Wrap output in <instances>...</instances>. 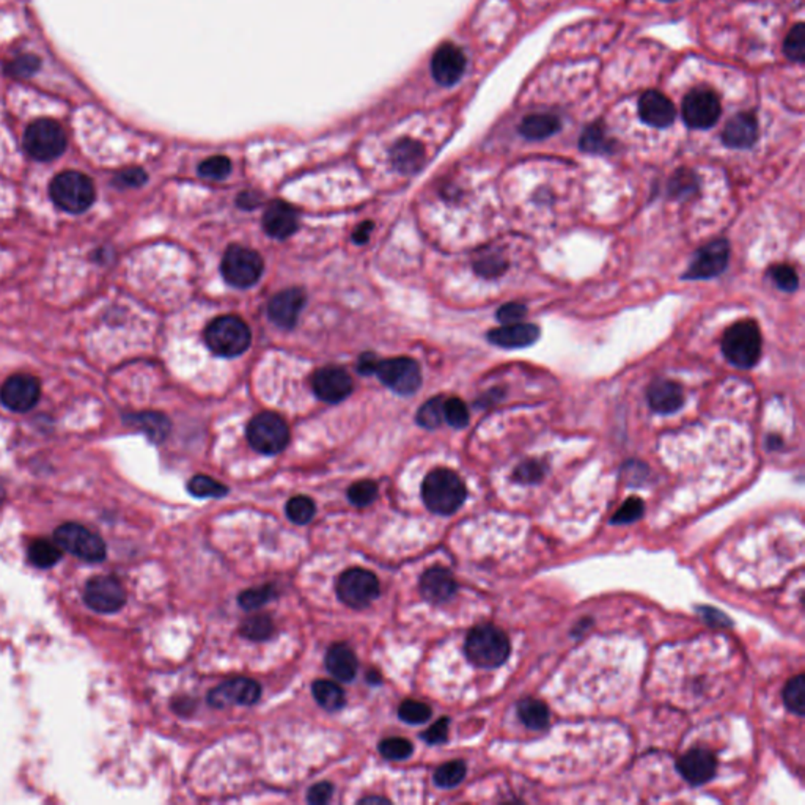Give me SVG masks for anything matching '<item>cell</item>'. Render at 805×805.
Listing matches in <instances>:
<instances>
[{
    "instance_id": "obj_1",
    "label": "cell",
    "mask_w": 805,
    "mask_h": 805,
    "mask_svg": "<svg viewBox=\"0 0 805 805\" xmlns=\"http://www.w3.org/2000/svg\"><path fill=\"white\" fill-rule=\"evenodd\" d=\"M422 498L430 512L442 516L457 513L467 498L465 482L450 469H434L424 480Z\"/></svg>"
},
{
    "instance_id": "obj_2",
    "label": "cell",
    "mask_w": 805,
    "mask_h": 805,
    "mask_svg": "<svg viewBox=\"0 0 805 805\" xmlns=\"http://www.w3.org/2000/svg\"><path fill=\"white\" fill-rule=\"evenodd\" d=\"M467 659L482 669H496L506 664L512 645L508 635L494 625H478L466 637Z\"/></svg>"
},
{
    "instance_id": "obj_3",
    "label": "cell",
    "mask_w": 805,
    "mask_h": 805,
    "mask_svg": "<svg viewBox=\"0 0 805 805\" xmlns=\"http://www.w3.org/2000/svg\"><path fill=\"white\" fill-rule=\"evenodd\" d=\"M49 194L57 208L69 214H83L95 202L93 181L81 171L59 173L49 186Z\"/></svg>"
},
{
    "instance_id": "obj_4",
    "label": "cell",
    "mask_w": 805,
    "mask_h": 805,
    "mask_svg": "<svg viewBox=\"0 0 805 805\" xmlns=\"http://www.w3.org/2000/svg\"><path fill=\"white\" fill-rule=\"evenodd\" d=\"M722 353L737 369H752L761 355V334L755 321H737L725 331Z\"/></svg>"
},
{
    "instance_id": "obj_5",
    "label": "cell",
    "mask_w": 805,
    "mask_h": 805,
    "mask_svg": "<svg viewBox=\"0 0 805 805\" xmlns=\"http://www.w3.org/2000/svg\"><path fill=\"white\" fill-rule=\"evenodd\" d=\"M205 340L212 353L222 357H236L249 348L252 334L246 321L227 315L210 323L205 331Z\"/></svg>"
},
{
    "instance_id": "obj_6",
    "label": "cell",
    "mask_w": 805,
    "mask_h": 805,
    "mask_svg": "<svg viewBox=\"0 0 805 805\" xmlns=\"http://www.w3.org/2000/svg\"><path fill=\"white\" fill-rule=\"evenodd\" d=\"M67 144L68 139L62 126L49 118L36 120L24 132V148L30 156L42 163H48L63 155Z\"/></svg>"
},
{
    "instance_id": "obj_7",
    "label": "cell",
    "mask_w": 805,
    "mask_h": 805,
    "mask_svg": "<svg viewBox=\"0 0 805 805\" xmlns=\"http://www.w3.org/2000/svg\"><path fill=\"white\" fill-rule=\"evenodd\" d=\"M54 539L63 551L73 554L77 559L89 563L103 562L108 554L104 539L98 533L92 532L90 529L77 522L62 524L55 530Z\"/></svg>"
},
{
    "instance_id": "obj_8",
    "label": "cell",
    "mask_w": 805,
    "mask_h": 805,
    "mask_svg": "<svg viewBox=\"0 0 805 805\" xmlns=\"http://www.w3.org/2000/svg\"><path fill=\"white\" fill-rule=\"evenodd\" d=\"M249 444L263 455H277L290 441L288 425L279 414L261 412L247 426Z\"/></svg>"
},
{
    "instance_id": "obj_9",
    "label": "cell",
    "mask_w": 805,
    "mask_h": 805,
    "mask_svg": "<svg viewBox=\"0 0 805 805\" xmlns=\"http://www.w3.org/2000/svg\"><path fill=\"white\" fill-rule=\"evenodd\" d=\"M263 259L249 247L230 246L222 259L224 279L236 288L253 287L263 274Z\"/></svg>"
},
{
    "instance_id": "obj_10",
    "label": "cell",
    "mask_w": 805,
    "mask_h": 805,
    "mask_svg": "<svg viewBox=\"0 0 805 805\" xmlns=\"http://www.w3.org/2000/svg\"><path fill=\"white\" fill-rule=\"evenodd\" d=\"M381 594V586L369 570L351 568L341 574L337 582V594L348 608L363 609L370 606Z\"/></svg>"
},
{
    "instance_id": "obj_11",
    "label": "cell",
    "mask_w": 805,
    "mask_h": 805,
    "mask_svg": "<svg viewBox=\"0 0 805 805\" xmlns=\"http://www.w3.org/2000/svg\"><path fill=\"white\" fill-rule=\"evenodd\" d=\"M376 375L400 395H412L422 384V371L414 359L395 357L378 363Z\"/></svg>"
},
{
    "instance_id": "obj_12",
    "label": "cell",
    "mask_w": 805,
    "mask_h": 805,
    "mask_svg": "<svg viewBox=\"0 0 805 805\" xmlns=\"http://www.w3.org/2000/svg\"><path fill=\"white\" fill-rule=\"evenodd\" d=\"M84 601L98 614H116L126 604V592L116 578L98 576L85 584Z\"/></svg>"
},
{
    "instance_id": "obj_13",
    "label": "cell",
    "mask_w": 805,
    "mask_h": 805,
    "mask_svg": "<svg viewBox=\"0 0 805 805\" xmlns=\"http://www.w3.org/2000/svg\"><path fill=\"white\" fill-rule=\"evenodd\" d=\"M681 112L692 130H710L721 116V101L713 90H692L682 101Z\"/></svg>"
},
{
    "instance_id": "obj_14",
    "label": "cell",
    "mask_w": 805,
    "mask_h": 805,
    "mask_svg": "<svg viewBox=\"0 0 805 805\" xmlns=\"http://www.w3.org/2000/svg\"><path fill=\"white\" fill-rule=\"evenodd\" d=\"M730 261V246L725 239H717L703 246L692 259L682 279H714L727 269Z\"/></svg>"
},
{
    "instance_id": "obj_15",
    "label": "cell",
    "mask_w": 805,
    "mask_h": 805,
    "mask_svg": "<svg viewBox=\"0 0 805 805\" xmlns=\"http://www.w3.org/2000/svg\"><path fill=\"white\" fill-rule=\"evenodd\" d=\"M42 386L35 376L13 375L0 387V402L14 412H28L40 400Z\"/></svg>"
},
{
    "instance_id": "obj_16",
    "label": "cell",
    "mask_w": 805,
    "mask_h": 805,
    "mask_svg": "<svg viewBox=\"0 0 805 805\" xmlns=\"http://www.w3.org/2000/svg\"><path fill=\"white\" fill-rule=\"evenodd\" d=\"M261 697V688L251 678H235L219 684L208 694V703L212 708H226L232 705L251 706Z\"/></svg>"
},
{
    "instance_id": "obj_17",
    "label": "cell",
    "mask_w": 805,
    "mask_h": 805,
    "mask_svg": "<svg viewBox=\"0 0 805 805\" xmlns=\"http://www.w3.org/2000/svg\"><path fill=\"white\" fill-rule=\"evenodd\" d=\"M466 63L467 60L463 49L453 43H444L431 57V75L437 84L450 87L465 75Z\"/></svg>"
},
{
    "instance_id": "obj_18",
    "label": "cell",
    "mask_w": 805,
    "mask_h": 805,
    "mask_svg": "<svg viewBox=\"0 0 805 805\" xmlns=\"http://www.w3.org/2000/svg\"><path fill=\"white\" fill-rule=\"evenodd\" d=\"M315 394L326 402H340L353 392L351 376L340 367H323L312 379Z\"/></svg>"
},
{
    "instance_id": "obj_19",
    "label": "cell",
    "mask_w": 805,
    "mask_h": 805,
    "mask_svg": "<svg viewBox=\"0 0 805 805\" xmlns=\"http://www.w3.org/2000/svg\"><path fill=\"white\" fill-rule=\"evenodd\" d=\"M678 772L688 784L698 786V785L710 782L711 778L716 776L717 761L713 752L696 747L686 752L676 763Z\"/></svg>"
},
{
    "instance_id": "obj_20",
    "label": "cell",
    "mask_w": 805,
    "mask_h": 805,
    "mask_svg": "<svg viewBox=\"0 0 805 805\" xmlns=\"http://www.w3.org/2000/svg\"><path fill=\"white\" fill-rule=\"evenodd\" d=\"M304 304L306 293L299 288H288L274 296L269 302L267 314L274 324H277L279 328L291 329L296 326Z\"/></svg>"
},
{
    "instance_id": "obj_21",
    "label": "cell",
    "mask_w": 805,
    "mask_h": 805,
    "mask_svg": "<svg viewBox=\"0 0 805 805\" xmlns=\"http://www.w3.org/2000/svg\"><path fill=\"white\" fill-rule=\"evenodd\" d=\"M639 116L643 124L655 128H667L675 122L676 109L669 98L661 92L649 90L639 100Z\"/></svg>"
},
{
    "instance_id": "obj_22",
    "label": "cell",
    "mask_w": 805,
    "mask_h": 805,
    "mask_svg": "<svg viewBox=\"0 0 805 805\" xmlns=\"http://www.w3.org/2000/svg\"><path fill=\"white\" fill-rule=\"evenodd\" d=\"M457 580L445 568H430L420 578V594L431 604L447 602L457 594Z\"/></svg>"
},
{
    "instance_id": "obj_23",
    "label": "cell",
    "mask_w": 805,
    "mask_h": 805,
    "mask_svg": "<svg viewBox=\"0 0 805 805\" xmlns=\"http://www.w3.org/2000/svg\"><path fill=\"white\" fill-rule=\"evenodd\" d=\"M539 339V329L530 323H513L488 332L492 345L506 349L527 348Z\"/></svg>"
},
{
    "instance_id": "obj_24",
    "label": "cell",
    "mask_w": 805,
    "mask_h": 805,
    "mask_svg": "<svg viewBox=\"0 0 805 805\" xmlns=\"http://www.w3.org/2000/svg\"><path fill=\"white\" fill-rule=\"evenodd\" d=\"M263 227L269 236L275 239L290 238L299 227L298 214L291 206L275 200L263 214Z\"/></svg>"
},
{
    "instance_id": "obj_25",
    "label": "cell",
    "mask_w": 805,
    "mask_h": 805,
    "mask_svg": "<svg viewBox=\"0 0 805 805\" xmlns=\"http://www.w3.org/2000/svg\"><path fill=\"white\" fill-rule=\"evenodd\" d=\"M757 118L749 112H741L725 124L722 132L723 144L730 148H751L757 142Z\"/></svg>"
},
{
    "instance_id": "obj_26",
    "label": "cell",
    "mask_w": 805,
    "mask_h": 805,
    "mask_svg": "<svg viewBox=\"0 0 805 805\" xmlns=\"http://www.w3.org/2000/svg\"><path fill=\"white\" fill-rule=\"evenodd\" d=\"M649 402L658 414H673L681 410L684 402L681 386L667 379H658L650 386Z\"/></svg>"
},
{
    "instance_id": "obj_27",
    "label": "cell",
    "mask_w": 805,
    "mask_h": 805,
    "mask_svg": "<svg viewBox=\"0 0 805 805\" xmlns=\"http://www.w3.org/2000/svg\"><path fill=\"white\" fill-rule=\"evenodd\" d=\"M390 161L396 171L402 173H417L425 163L424 145L412 139H402L392 147Z\"/></svg>"
},
{
    "instance_id": "obj_28",
    "label": "cell",
    "mask_w": 805,
    "mask_h": 805,
    "mask_svg": "<svg viewBox=\"0 0 805 805\" xmlns=\"http://www.w3.org/2000/svg\"><path fill=\"white\" fill-rule=\"evenodd\" d=\"M326 667L329 673L340 681H353L359 662L355 651L347 643H334L326 653Z\"/></svg>"
},
{
    "instance_id": "obj_29",
    "label": "cell",
    "mask_w": 805,
    "mask_h": 805,
    "mask_svg": "<svg viewBox=\"0 0 805 805\" xmlns=\"http://www.w3.org/2000/svg\"><path fill=\"white\" fill-rule=\"evenodd\" d=\"M560 126L559 118L553 114H533L522 120L519 131L529 140H543L554 136Z\"/></svg>"
},
{
    "instance_id": "obj_30",
    "label": "cell",
    "mask_w": 805,
    "mask_h": 805,
    "mask_svg": "<svg viewBox=\"0 0 805 805\" xmlns=\"http://www.w3.org/2000/svg\"><path fill=\"white\" fill-rule=\"evenodd\" d=\"M128 424L134 425L139 430L144 431L153 442H163L171 431L169 418L159 412L134 414V416L128 417Z\"/></svg>"
},
{
    "instance_id": "obj_31",
    "label": "cell",
    "mask_w": 805,
    "mask_h": 805,
    "mask_svg": "<svg viewBox=\"0 0 805 805\" xmlns=\"http://www.w3.org/2000/svg\"><path fill=\"white\" fill-rule=\"evenodd\" d=\"M518 716L530 730H545L551 721L546 703L537 698H522L518 703Z\"/></svg>"
},
{
    "instance_id": "obj_32",
    "label": "cell",
    "mask_w": 805,
    "mask_h": 805,
    "mask_svg": "<svg viewBox=\"0 0 805 805\" xmlns=\"http://www.w3.org/2000/svg\"><path fill=\"white\" fill-rule=\"evenodd\" d=\"M315 700L326 711H339L347 705L345 690L335 681L318 680L312 686Z\"/></svg>"
},
{
    "instance_id": "obj_33",
    "label": "cell",
    "mask_w": 805,
    "mask_h": 805,
    "mask_svg": "<svg viewBox=\"0 0 805 805\" xmlns=\"http://www.w3.org/2000/svg\"><path fill=\"white\" fill-rule=\"evenodd\" d=\"M28 560L36 568L54 567L62 560L63 549L55 541L36 539L28 546Z\"/></svg>"
},
{
    "instance_id": "obj_34",
    "label": "cell",
    "mask_w": 805,
    "mask_h": 805,
    "mask_svg": "<svg viewBox=\"0 0 805 805\" xmlns=\"http://www.w3.org/2000/svg\"><path fill=\"white\" fill-rule=\"evenodd\" d=\"M579 145L582 150L592 155H608L614 151L615 144L601 124H592L580 137Z\"/></svg>"
},
{
    "instance_id": "obj_35",
    "label": "cell",
    "mask_w": 805,
    "mask_h": 805,
    "mask_svg": "<svg viewBox=\"0 0 805 805\" xmlns=\"http://www.w3.org/2000/svg\"><path fill=\"white\" fill-rule=\"evenodd\" d=\"M784 703L796 716H805V678L798 675L786 682L784 689Z\"/></svg>"
},
{
    "instance_id": "obj_36",
    "label": "cell",
    "mask_w": 805,
    "mask_h": 805,
    "mask_svg": "<svg viewBox=\"0 0 805 805\" xmlns=\"http://www.w3.org/2000/svg\"><path fill=\"white\" fill-rule=\"evenodd\" d=\"M239 633H241L243 637L249 639V641H267V639H269L274 633L273 620H271L267 615L251 617V618H247V620L241 625Z\"/></svg>"
},
{
    "instance_id": "obj_37",
    "label": "cell",
    "mask_w": 805,
    "mask_h": 805,
    "mask_svg": "<svg viewBox=\"0 0 805 805\" xmlns=\"http://www.w3.org/2000/svg\"><path fill=\"white\" fill-rule=\"evenodd\" d=\"M187 490L191 492L192 496L195 498H224L228 492V488L226 485H222L218 480H214L212 477H208V475H195V477L191 478V482L187 483Z\"/></svg>"
},
{
    "instance_id": "obj_38",
    "label": "cell",
    "mask_w": 805,
    "mask_h": 805,
    "mask_svg": "<svg viewBox=\"0 0 805 805\" xmlns=\"http://www.w3.org/2000/svg\"><path fill=\"white\" fill-rule=\"evenodd\" d=\"M466 764L461 760H453L441 764L434 772V784L441 788H453L461 784L466 777Z\"/></svg>"
},
{
    "instance_id": "obj_39",
    "label": "cell",
    "mask_w": 805,
    "mask_h": 805,
    "mask_svg": "<svg viewBox=\"0 0 805 805\" xmlns=\"http://www.w3.org/2000/svg\"><path fill=\"white\" fill-rule=\"evenodd\" d=\"M444 402L445 400L442 396L431 398V400L425 402L424 406L418 410V414H417L418 425L424 426L426 430H434L437 426H441L442 420H444Z\"/></svg>"
},
{
    "instance_id": "obj_40",
    "label": "cell",
    "mask_w": 805,
    "mask_h": 805,
    "mask_svg": "<svg viewBox=\"0 0 805 805\" xmlns=\"http://www.w3.org/2000/svg\"><path fill=\"white\" fill-rule=\"evenodd\" d=\"M285 512H287L290 521H293L294 524L304 526V524H308L314 519L316 506H315L314 500L307 498V496H296V498L288 500Z\"/></svg>"
},
{
    "instance_id": "obj_41",
    "label": "cell",
    "mask_w": 805,
    "mask_h": 805,
    "mask_svg": "<svg viewBox=\"0 0 805 805\" xmlns=\"http://www.w3.org/2000/svg\"><path fill=\"white\" fill-rule=\"evenodd\" d=\"M785 54L796 63H804L805 60V26L802 22L796 24L788 32L784 43Z\"/></svg>"
},
{
    "instance_id": "obj_42",
    "label": "cell",
    "mask_w": 805,
    "mask_h": 805,
    "mask_svg": "<svg viewBox=\"0 0 805 805\" xmlns=\"http://www.w3.org/2000/svg\"><path fill=\"white\" fill-rule=\"evenodd\" d=\"M379 752L386 760L398 761L410 758L414 752V745L406 737H387L379 743Z\"/></svg>"
},
{
    "instance_id": "obj_43",
    "label": "cell",
    "mask_w": 805,
    "mask_h": 805,
    "mask_svg": "<svg viewBox=\"0 0 805 805\" xmlns=\"http://www.w3.org/2000/svg\"><path fill=\"white\" fill-rule=\"evenodd\" d=\"M275 588L274 586H263V587L249 588L246 592L239 594L238 602L244 610H257V609L265 606L267 601L275 598Z\"/></svg>"
},
{
    "instance_id": "obj_44",
    "label": "cell",
    "mask_w": 805,
    "mask_h": 805,
    "mask_svg": "<svg viewBox=\"0 0 805 805\" xmlns=\"http://www.w3.org/2000/svg\"><path fill=\"white\" fill-rule=\"evenodd\" d=\"M431 714H433V711L430 706L426 703L417 702V700H404L398 708V716L402 722L412 723V725L426 722Z\"/></svg>"
},
{
    "instance_id": "obj_45",
    "label": "cell",
    "mask_w": 805,
    "mask_h": 805,
    "mask_svg": "<svg viewBox=\"0 0 805 805\" xmlns=\"http://www.w3.org/2000/svg\"><path fill=\"white\" fill-rule=\"evenodd\" d=\"M376 498H378V486L371 480L357 482L348 490L349 502L359 508L371 506Z\"/></svg>"
},
{
    "instance_id": "obj_46",
    "label": "cell",
    "mask_w": 805,
    "mask_h": 805,
    "mask_svg": "<svg viewBox=\"0 0 805 805\" xmlns=\"http://www.w3.org/2000/svg\"><path fill=\"white\" fill-rule=\"evenodd\" d=\"M232 171V163L226 156H212L198 165V173L208 179H224Z\"/></svg>"
},
{
    "instance_id": "obj_47",
    "label": "cell",
    "mask_w": 805,
    "mask_h": 805,
    "mask_svg": "<svg viewBox=\"0 0 805 805\" xmlns=\"http://www.w3.org/2000/svg\"><path fill=\"white\" fill-rule=\"evenodd\" d=\"M444 420L453 428H465L469 424V410L459 398H449L444 402Z\"/></svg>"
},
{
    "instance_id": "obj_48",
    "label": "cell",
    "mask_w": 805,
    "mask_h": 805,
    "mask_svg": "<svg viewBox=\"0 0 805 805\" xmlns=\"http://www.w3.org/2000/svg\"><path fill=\"white\" fill-rule=\"evenodd\" d=\"M643 512H645L643 500L639 498H629L628 500H625V504L620 506V510L615 513L614 518H612L610 522L618 524V526L633 524V522L639 521L643 516Z\"/></svg>"
},
{
    "instance_id": "obj_49",
    "label": "cell",
    "mask_w": 805,
    "mask_h": 805,
    "mask_svg": "<svg viewBox=\"0 0 805 805\" xmlns=\"http://www.w3.org/2000/svg\"><path fill=\"white\" fill-rule=\"evenodd\" d=\"M769 274H771L772 280L776 282V285L785 293H793V291L798 290V273L792 267L777 265V267H772L769 269Z\"/></svg>"
},
{
    "instance_id": "obj_50",
    "label": "cell",
    "mask_w": 805,
    "mask_h": 805,
    "mask_svg": "<svg viewBox=\"0 0 805 805\" xmlns=\"http://www.w3.org/2000/svg\"><path fill=\"white\" fill-rule=\"evenodd\" d=\"M545 466L541 465L539 461H535V459H530V461H526L522 465H519L514 471V480L522 483V485H533V483H538L545 477Z\"/></svg>"
},
{
    "instance_id": "obj_51",
    "label": "cell",
    "mask_w": 805,
    "mask_h": 805,
    "mask_svg": "<svg viewBox=\"0 0 805 805\" xmlns=\"http://www.w3.org/2000/svg\"><path fill=\"white\" fill-rule=\"evenodd\" d=\"M40 63L42 62L36 55H21L8 65V75H12L13 77H30L40 69Z\"/></svg>"
},
{
    "instance_id": "obj_52",
    "label": "cell",
    "mask_w": 805,
    "mask_h": 805,
    "mask_svg": "<svg viewBox=\"0 0 805 805\" xmlns=\"http://www.w3.org/2000/svg\"><path fill=\"white\" fill-rule=\"evenodd\" d=\"M697 181L694 173L690 171H678L673 179L670 181V192L676 197H682L696 191Z\"/></svg>"
},
{
    "instance_id": "obj_53",
    "label": "cell",
    "mask_w": 805,
    "mask_h": 805,
    "mask_svg": "<svg viewBox=\"0 0 805 805\" xmlns=\"http://www.w3.org/2000/svg\"><path fill=\"white\" fill-rule=\"evenodd\" d=\"M506 259H500V257H485V259H478L475 263V271L480 275L483 277H498L502 273H506Z\"/></svg>"
},
{
    "instance_id": "obj_54",
    "label": "cell",
    "mask_w": 805,
    "mask_h": 805,
    "mask_svg": "<svg viewBox=\"0 0 805 805\" xmlns=\"http://www.w3.org/2000/svg\"><path fill=\"white\" fill-rule=\"evenodd\" d=\"M449 725H450L449 717L439 719L434 725H431L428 730L422 733V739H425L428 744L445 743L447 737H449Z\"/></svg>"
},
{
    "instance_id": "obj_55",
    "label": "cell",
    "mask_w": 805,
    "mask_h": 805,
    "mask_svg": "<svg viewBox=\"0 0 805 805\" xmlns=\"http://www.w3.org/2000/svg\"><path fill=\"white\" fill-rule=\"evenodd\" d=\"M526 314V306H522L519 302H508L506 306L498 308V320L502 324H513V323H519V321L522 320Z\"/></svg>"
},
{
    "instance_id": "obj_56",
    "label": "cell",
    "mask_w": 805,
    "mask_h": 805,
    "mask_svg": "<svg viewBox=\"0 0 805 805\" xmlns=\"http://www.w3.org/2000/svg\"><path fill=\"white\" fill-rule=\"evenodd\" d=\"M145 181H147V173L137 167L120 171L116 178V185L122 186V187H139V186L144 185Z\"/></svg>"
},
{
    "instance_id": "obj_57",
    "label": "cell",
    "mask_w": 805,
    "mask_h": 805,
    "mask_svg": "<svg viewBox=\"0 0 805 805\" xmlns=\"http://www.w3.org/2000/svg\"><path fill=\"white\" fill-rule=\"evenodd\" d=\"M332 785L329 782H321L310 788L307 792V802L312 805L328 804L332 796Z\"/></svg>"
},
{
    "instance_id": "obj_58",
    "label": "cell",
    "mask_w": 805,
    "mask_h": 805,
    "mask_svg": "<svg viewBox=\"0 0 805 805\" xmlns=\"http://www.w3.org/2000/svg\"><path fill=\"white\" fill-rule=\"evenodd\" d=\"M378 357L371 353H363V355L359 357L357 361V370L361 371L362 375H371V373H376V369H378Z\"/></svg>"
},
{
    "instance_id": "obj_59",
    "label": "cell",
    "mask_w": 805,
    "mask_h": 805,
    "mask_svg": "<svg viewBox=\"0 0 805 805\" xmlns=\"http://www.w3.org/2000/svg\"><path fill=\"white\" fill-rule=\"evenodd\" d=\"M700 612H702L703 618L710 621L713 625H717V626H729L730 625V621L725 618V615L717 612L716 609L703 608L700 609Z\"/></svg>"
},
{
    "instance_id": "obj_60",
    "label": "cell",
    "mask_w": 805,
    "mask_h": 805,
    "mask_svg": "<svg viewBox=\"0 0 805 805\" xmlns=\"http://www.w3.org/2000/svg\"><path fill=\"white\" fill-rule=\"evenodd\" d=\"M373 230V224L371 222H363L361 226L355 228V233H353V239L357 244H363L367 243L370 238V233Z\"/></svg>"
},
{
    "instance_id": "obj_61",
    "label": "cell",
    "mask_w": 805,
    "mask_h": 805,
    "mask_svg": "<svg viewBox=\"0 0 805 805\" xmlns=\"http://www.w3.org/2000/svg\"><path fill=\"white\" fill-rule=\"evenodd\" d=\"M259 198L257 197V194H251V192H243L238 198V205L243 208V210H253L255 206L259 205Z\"/></svg>"
},
{
    "instance_id": "obj_62",
    "label": "cell",
    "mask_w": 805,
    "mask_h": 805,
    "mask_svg": "<svg viewBox=\"0 0 805 805\" xmlns=\"http://www.w3.org/2000/svg\"><path fill=\"white\" fill-rule=\"evenodd\" d=\"M371 802H381V804L382 802H386V804H387L389 801L384 798H365L361 801V804H371Z\"/></svg>"
},
{
    "instance_id": "obj_63",
    "label": "cell",
    "mask_w": 805,
    "mask_h": 805,
    "mask_svg": "<svg viewBox=\"0 0 805 805\" xmlns=\"http://www.w3.org/2000/svg\"><path fill=\"white\" fill-rule=\"evenodd\" d=\"M662 2H675V0H662Z\"/></svg>"
}]
</instances>
